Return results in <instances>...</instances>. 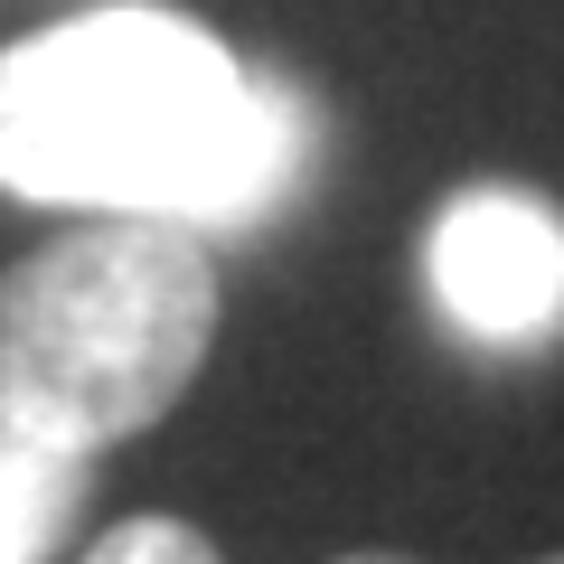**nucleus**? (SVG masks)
<instances>
[{
    "label": "nucleus",
    "instance_id": "1",
    "mask_svg": "<svg viewBox=\"0 0 564 564\" xmlns=\"http://www.w3.org/2000/svg\"><path fill=\"white\" fill-rule=\"evenodd\" d=\"M321 104L180 10L104 0L0 47V188L85 217L254 236L311 180Z\"/></svg>",
    "mask_w": 564,
    "mask_h": 564
},
{
    "label": "nucleus",
    "instance_id": "2",
    "mask_svg": "<svg viewBox=\"0 0 564 564\" xmlns=\"http://www.w3.org/2000/svg\"><path fill=\"white\" fill-rule=\"evenodd\" d=\"M217 339V254L180 217H95L0 273V423L66 452L151 433Z\"/></svg>",
    "mask_w": 564,
    "mask_h": 564
},
{
    "label": "nucleus",
    "instance_id": "3",
    "mask_svg": "<svg viewBox=\"0 0 564 564\" xmlns=\"http://www.w3.org/2000/svg\"><path fill=\"white\" fill-rule=\"evenodd\" d=\"M433 302L462 339L527 348L564 321V226L527 188H462L423 236Z\"/></svg>",
    "mask_w": 564,
    "mask_h": 564
},
{
    "label": "nucleus",
    "instance_id": "4",
    "mask_svg": "<svg viewBox=\"0 0 564 564\" xmlns=\"http://www.w3.org/2000/svg\"><path fill=\"white\" fill-rule=\"evenodd\" d=\"M85 489H95L85 452L0 423V564H47L66 545V527H76Z\"/></svg>",
    "mask_w": 564,
    "mask_h": 564
},
{
    "label": "nucleus",
    "instance_id": "5",
    "mask_svg": "<svg viewBox=\"0 0 564 564\" xmlns=\"http://www.w3.org/2000/svg\"><path fill=\"white\" fill-rule=\"evenodd\" d=\"M85 564H226V555L188 518H122V527H104V536H95V555H85Z\"/></svg>",
    "mask_w": 564,
    "mask_h": 564
},
{
    "label": "nucleus",
    "instance_id": "6",
    "mask_svg": "<svg viewBox=\"0 0 564 564\" xmlns=\"http://www.w3.org/2000/svg\"><path fill=\"white\" fill-rule=\"evenodd\" d=\"M358 564H395V555H358Z\"/></svg>",
    "mask_w": 564,
    "mask_h": 564
},
{
    "label": "nucleus",
    "instance_id": "7",
    "mask_svg": "<svg viewBox=\"0 0 564 564\" xmlns=\"http://www.w3.org/2000/svg\"><path fill=\"white\" fill-rule=\"evenodd\" d=\"M545 564H564V555H545Z\"/></svg>",
    "mask_w": 564,
    "mask_h": 564
}]
</instances>
